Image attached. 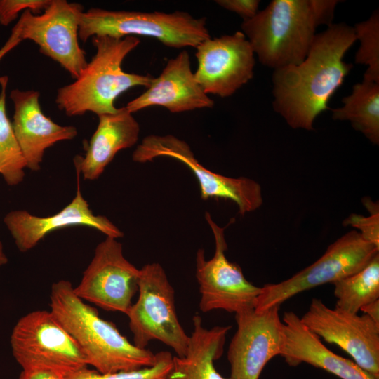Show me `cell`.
Listing matches in <instances>:
<instances>
[{
	"label": "cell",
	"mask_w": 379,
	"mask_h": 379,
	"mask_svg": "<svg viewBox=\"0 0 379 379\" xmlns=\"http://www.w3.org/2000/svg\"><path fill=\"white\" fill-rule=\"evenodd\" d=\"M356 41L353 27L331 24L316 34L300 64L274 70V109L291 128L313 130L317 117L329 109V100L352 68L343 58Z\"/></svg>",
	"instance_id": "obj_1"
},
{
	"label": "cell",
	"mask_w": 379,
	"mask_h": 379,
	"mask_svg": "<svg viewBox=\"0 0 379 379\" xmlns=\"http://www.w3.org/2000/svg\"><path fill=\"white\" fill-rule=\"evenodd\" d=\"M336 0H273L241 25L260 63L277 69L300 64L317 28L333 21Z\"/></svg>",
	"instance_id": "obj_2"
},
{
	"label": "cell",
	"mask_w": 379,
	"mask_h": 379,
	"mask_svg": "<svg viewBox=\"0 0 379 379\" xmlns=\"http://www.w3.org/2000/svg\"><path fill=\"white\" fill-rule=\"evenodd\" d=\"M50 311L74 339L88 366L101 373L128 371L153 365L156 354L141 349L123 335L116 326L79 298L67 280L51 286Z\"/></svg>",
	"instance_id": "obj_3"
},
{
	"label": "cell",
	"mask_w": 379,
	"mask_h": 379,
	"mask_svg": "<svg viewBox=\"0 0 379 379\" xmlns=\"http://www.w3.org/2000/svg\"><path fill=\"white\" fill-rule=\"evenodd\" d=\"M92 43L95 54L72 83L58 88L55 102L60 110L69 117L88 112L98 116L115 112L117 98L138 86L147 88L154 77L128 73L122 62L140 44L136 36L115 38L94 36Z\"/></svg>",
	"instance_id": "obj_4"
},
{
	"label": "cell",
	"mask_w": 379,
	"mask_h": 379,
	"mask_svg": "<svg viewBox=\"0 0 379 379\" xmlns=\"http://www.w3.org/2000/svg\"><path fill=\"white\" fill-rule=\"evenodd\" d=\"M94 36L153 37L174 48H196L211 37L206 18H194L184 11L147 13L91 8L81 15L79 39L84 43Z\"/></svg>",
	"instance_id": "obj_5"
},
{
	"label": "cell",
	"mask_w": 379,
	"mask_h": 379,
	"mask_svg": "<svg viewBox=\"0 0 379 379\" xmlns=\"http://www.w3.org/2000/svg\"><path fill=\"white\" fill-rule=\"evenodd\" d=\"M138 291V300L126 314L133 343L146 349L150 341L157 340L172 348L175 356L184 357L190 335L179 321L175 291L159 263H148L140 269Z\"/></svg>",
	"instance_id": "obj_6"
},
{
	"label": "cell",
	"mask_w": 379,
	"mask_h": 379,
	"mask_svg": "<svg viewBox=\"0 0 379 379\" xmlns=\"http://www.w3.org/2000/svg\"><path fill=\"white\" fill-rule=\"evenodd\" d=\"M10 342L22 369L46 368L68 376L88 367L79 346L50 310L32 311L20 318Z\"/></svg>",
	"instance_id": "obj_7"
},
{
	"label": "cell",
	"mask_w": 379,
	"mask_h": 379,
	"mask_svg": "<svg viewBox=\"0 0 379 379\" xmlns=\"http://www.w3.org/2000/svg\"><path fill=\"white\" fill-rule=\"evenodd\" d=\"M379 253V248L351 230L331 244L314 263L277 284H265L254 308L265 310L278 306L294 295L353 274Z\"/></svg>",
	"instance_id": "obj_8"
},
{
	"label": "cell",
	"mask_w": 379,
	"mask_h": 379,
	"mask_svg": "<svg viewBox=\"0 0 379 379\" xmlns=\"http://www.w3.org/2000/svg\"><path fill=\"white\" fill-rule=\"evenodd\" d=\"M205 218L215 239V253L206 260L204 250L198 249L196 254L195 276L199 284V309L202 312L222 310L231 313L254 307L261 287L249 282L242 270L235 262H231L225 255L227 246L225 230L206 211Z\"/></svg>",
	"instance_id": "obj_9"
},
{
	"label": "cell",
	"mask_w": 379,
	"mask_h": 379,
	"mask_svg": "<svg viewBox=\"0 0 379 379\" xmlns=\"http://www.w3.org/2000/svg\"><path fill=\"white\" fill-rule=\"evenodd\" d=\"M160 157L175 159L192 171L199 182L203 200H231L237 205L242 215L257 210L262 204L259 183L248 178H230L209 171L195 158L190 145L174 135H150L144 138L133 152L132 159L145 163Z\"/></svg>",
	"instance_id": "obj_10"
},
{
	"label": "cell",
	"mask_w": 379,
	"mask_h": 379,
	"mask_svg": "<svg viewBox=\"0 0 379 379\" xmlns=\"http://www.w3.org/2000/svg\"><path fill=\"white\" fill-rule=\"evenodd\" d=\"M84 11L81 4L51 0L41 14L23 11L15 25L21 41L28 39L76 79L88 62L79 44V26Z\"/></svg>",
	"instance_id": "obj_11"
},
{
	"label": "cell",
	"mask_w": 379,
	"mask_h": 379,
	"mask_svg": "<svg viewBox=\"0 0 379 379\" xmlns=\"http://www.w3.org/2000/svg\"><path fill=\"white\" fill-rule=\"evenodd\" d=\"M140 269L131 263L116 238L106 237L95 248L75 294L85 302L112 312L127 314L138 291Z\"/></svg>",
	"instance_id": "obj_12"
},
{
	"label": "cell",
	"mask_w": 379,
	"mask_h": 379,
	"mask_svg": "<svg viewBox=\"0 0 379 379\" xmlns=\"http://www.w3.org/2000/svg\"><path fill=\"white\" fill-rule=\"evenodd\" d=\"M302 323L319 338L338 345L361 368L379 379V324L361 316L327 307L313 298Z\"/></svg>",
	"instance_id": "obj_13"
},
{
	"label": "cell",
	"mask_w": 379,
	"mask_h": 379,
	"mask_svg": "<svg viewBox=\"0 0 379 379\" xmlns=\"http://www.w3.org/2000/svg\"><path fill=\"white\" fill-rule=\"evenodd\" d=\"M196 49L194 77L207 95L231 96L253 77L255 53L241 31L210 37Z\"/></svg>",
	"instance_id": "obj_14"
},
{
	"label": "cell",
	"mask_w": 379,
	"mask_h": 379,
	"mask_svg": "<svg viewBox=\"0 0 379 379\" xmlns=\"http://www.w3.org/2000/svg\"><path fill=\"white\" fill-rule=\"evenodd\" d=\"M278 306L235 314L237 331L227 350L231 379H259L267 362L279 355L282 321Z\"/></svg>",
	"instance_id": "obj_15"
},
{
	"label": "cell",
	"mask_w": 379,
	"mask_h": 379,
	"mask_svg": "<svg viewBox=\"0 0 379 379\" xmlns=\"http://www.w3.org/2000/svg\"><path fill=\"white\" fill-rule=\"evenodd\" d=\"M76 172V195L69 204L57 213L39 217L25 210H15L5 215L4 222L20 251L27 252L32 249L53 231L74 225L95 229L107 237L116 239L123 237V232L107 217L93 214L80 190V173L77 170Z\"/></svg>",
	"instance_id": "obj_16"
},
{
	"label": "cell",
	"mask_w": 379,
	"mask_h": 379,
	"mask_svg": "<svg viewBox=\"0 0 379 379\" xmlns=\"http://www.w3.org/2000/svg\"><path fill=\"white\" fill-rule=\"evenodd\" d=\"M152 106L164 107L172 113L214 106V101L197 83L186 50L170 59L159 77H154L146 91L128 102L126 108L133 114Z\"/></svg>",
	"instance_id": "obj_17"
},
{
	"label": "cell",
	"mask_w": 379,
	"mask_h": 379,
	"mask_svg": "<svg viewBox=\"0 0 379 379\" xmlns=\"http://www.w3.org/2000/svg\"><path fill=\"white\" fill-rule=\"evenodd\" d=\"M39 96V92L32 90L13 89L10 93L14 107L13 131L27 168L33 171L40 169L48 148L77 135L74 126H60L43 113Z\"/></svg>",
	"instance_id": "obj_18"
},
{
	"label": "cell",
	"mask_w": 379,
	"mask_h": 379,
	"mask_svg": "<svg viewBox=\"0 0 379 379\" xmlns=\"http://www.w3.org/2000/svg\"><path fill=\"white\" fill-rule=\"evenodd\" d=\"M282 344L279 355L291 366L307 363L341 379H378L357 365L328 350L293 312L282 318Z\"/></svg>",
	"instance_id": "obj_19"
},
{
	"label": "cell",
	"mask_w": 379,
	"mask_h": 379,
	"mask_svg": "<svg viewBox=\"0 0 379 379\" xmlns=\"http://www.w3.org/2000/svg\"><path fill=\"white\" fill-rule=\"evenodd\" d=\"M98 117V126L84 156L74 159L76 170L87 180L98 179L119 151L138 142L140 131L138 122L126 107Z\"/></svg>",
	"instance_id": "obj_20"
},
{
	"label": "cell",
	"mask_w": 379,
	"mask_h": 379,
	"mask_svg": "<svg viewBox=\"0 0 379 379\" xmlns=\"http://www.w3.org/2000/svg\"><path fill=\"white\" fill-rule=\"evenodd\" d=\"M187 353L182 357L173 356L166 379H231L221 375L214 366V361L223 353L226 335L231 326L206 328L199 314L193 317Z\"/></svg>",
	"instance_id": "obj_21"
},
{
	"label": "cell",
	"mask_w": 379,
	"mask_h": 379,
	"mask_svg": "<svg viewBox=\"0 0 379 379\" xmlns=\"http://www.w3.org/2000/svg\"><path fill=\"white\" fill-rule=\"evenodd\" d=\"M343 105L332 110L333 119L348 121L373 144H379V82L363 79L342 100Z\"/></svg>",
	"instance_id": "obj_22"
},
{
	"label": "cell",
	"mask_w": 379,
	"mask_h": 379,
	"mask_svg": "<svg viewBox=\"0 0 379 379\" xmlns=\"http://www.w3.org/2000/svg\"><path fill=\"white\" fill-rule=\"evenodd\" d=\"M335 308L357 314L360 309L379 300V253L357 272L333 283Z\"/></svg>",
	"instance_id": "obj_23"
},
{
	"label": "cell",
	"mask_w": 379,
	"mask_h": 379,
	"mask_svg": "<svg viewBox=\"0 0 379 379\" xmlns=\"http://www.w3.org/2000/svg\"><path fill=\"white\" fill-rule=\"evenodd\" d=\"M8 80L3 76L0 81V175L7 185L15 186L22 182L27 166L6 112Z\"/></svg>",
	"instance_id": "obj_24"
},
{
	"label": "cell",
	"mask_w": 379,
	"mask_h": 379,
	"mask_svg": "<svg viewBox=\"0 0 379 379\" xmlns=\"http://www.w3.org/2000/svg\"><path fill=\"white\" fill-rule=\"evenodd\" d=\"M360 46L355 62L367 65L364 79L379 82V13L375 10L371 17L353 27Z\"/></svg>",
	"instance_id": "obj_25"
},
{
	"label": "cell",
	"mask_w": 379,
	"mask_h": 379,
	"mask_svg": "<svg viewBox=\"0 0 379 379\" xmlns=\"http://www.w3.org/2000/svg\"><path fill=\"white\" fill-rule=\"evenodd\" d=\"M173 356L168 351L156 353L155 363L147 367L128 371L101 373L88 367L74 372L66 379H166L171 367Z\"/></svg>",
	"instance_id": "obj_26"
},
{
	"label": "cell",
	"mask_w": 379,
	"mask_h": 379,
	"mask_svg": "<svg viewBox=\"0 0 379 379\" xmlns=\"http://www.w3.org/2000/svg\"><path fill=\"white\" fill-rule=\"evenodd\" d=\"M363 201L369 211L370 215L364 217L361 215L352 214L345 220L343 224L357 228L365 240L379 248L378 204L370 199L363 200Z\"/></svg>",
	"instance_id": "obj_27"
},
{
	"label": "cell",
	"mask_w": 379,
	"mask_h": 379,
	"mask_svg": "<svg viewBox=\"0 0 379 379\" xmlns=\"http://www.w3.org/2000/svg\"><path fill=\"white\" fill-rule=\"evenodd\" d=\"M51 2V0H0V24L8 25L22 11L29 10L34 14H40Z\"/></svg>",
	"instance_id": "obj_28"
},
{
	"label": "cell",
	"mask_w": 379,
	"mask_h": 379,
	"mask_svg": "<svg viewBox=\"0 0 379 379\" xmlns=\"http://www.w3.org/2000/svg\"><path fill=\"white\" fill-rule=\"evenodd\" d=\"M215 2L222 8L238 14L243 21L253 18L259 11L260 1L258 0H218Z\"/></svg>",
	"instance_id": "obj_29"
},
{
	"label": "cell",
	"mask_w": 379,
	"mask_h": 379,
	"mask_svg": "<svg viewBox=\"0 0 379 379\" xmlns=\"http://www.w3.org/2000/svg\"><path fill=\"white\" fill-rule=\"evenodd\" d=\"M67 376L46 368L22 369L18 379H66Z\"/></svg>",
	"instance_id": "obj_30"
},
{
	"label": "cell",
	"mask_w": 379,
	"mask_h": 379,
	"mask_svg": "<svg viewBox=\"0 0 379 379\" xmlns=\"http://www.w3.org/2000/svg\"><path fill=\"white\" fill-rule=\"evenodd\" d=\"M22 41L19 38L18 32L15 27L14 26L11 30V34L4 44V45L0 48V60L4 56L18 46ZM3 77H0V81Z\"/></svg>",
	"instance_id": "obj_31"
},
{
	"label": "cell",
	"mask_w": 379,
	"mask_h": 379,
	"mask_svg": "<svg viewBox=\"0 0 379 379\" xmlns=\"http://www.w3.org/2000/svg\"><path fill=\"white\" fill-rule=\"evenodd\" d=\"M360 310L375 322L379 324V300H376L363 306Z\"/></svg>",
	"instance_id": "obj_32"
},
{
	"label": "cell",
	"mask_w": 379,
	"mask_h": 379,
	"mask_svg": "<svg viewBox=\"0 0 379 379\" xmlns=\"http://www.w3.org/2000/svg\"><path fill=\"white\" fill-rule=\"evenodd\" d=\"M8 262V258L4 253L3 244L0 240V267Z\"/></svg>",
	"instance_id": "obj_33"
}]
</instances>
